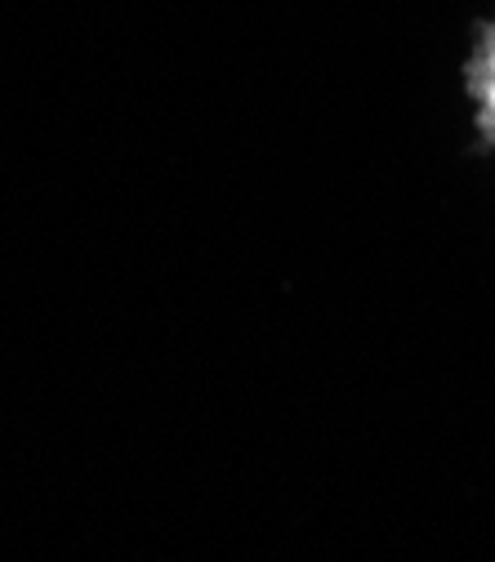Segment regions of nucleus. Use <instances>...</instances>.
I'll return each mask as SVG.
<instances>
[{
  "mask_svg": "<svg viewBox=\"0 0 495 562\" xmlns=\"http://www.w3.org/2000/svg\"><path fill=\"white\" fill-rule=\"evenodd\" d=\"M477 103H482V121L495 138V32L482 49V63H477Z\"/></svg>",
  "mask_w": 495,
  "mask_h": 562,
  "instance_id": "f257e3e1",
  "label": "nucleus"
}]
</instances>
